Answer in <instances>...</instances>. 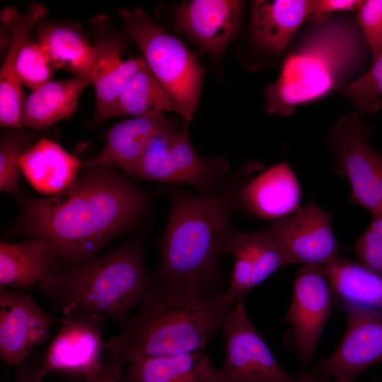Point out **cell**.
I'll return each instance as SVG.
<instances>
[{
  "label": "cell",
  "instance_id": "obj_1",
  "mask_svg": "<svg viewBox=\"0 0 382 382\" xmlns=\"http://www.w3.org/2000/svg\"><path fill=\"white\" fill-rule=\"evenodd\" d=\"M63 192L23 204L21 228L72 266L96 256L144 209L143 192L112 167L86 168Z\"/></svg>",
  "mask_w": 382,
  "mask_h": 382
},
{
  "label": "cell",
  "instance_id": "obj_2",
  "mask_svg": "<svg viewBox=\"0 0 382 382\" xmlns=\"http://www.w3.org/2000/svg\"><path fill=\"white\" fill-rule=\"evenodd\" d=\"M236 303L226 291L150 282L137 311L105 343L109 362L123 366L204 349Z\"/></svg>",
  "mask_w": 382,
  "mask_h": 382
},
{
  "label": "cell",
  "instance_id": "obj_3",
  "mask_svg": "<svg viewBox=\"0 0 382 382\" xmlns=\"http://www.w3.org/2000/svg\"><path fill=\"white\" fill-rule=\"evenodd\" d=\"M233 189L216 195L175 191L161 245V257L151 283L184 289L217 288L220 255L232 230Z\"/></svg>",
  "mask_w": 382,
  "mask_h": 382
},
{
  "label": "cell",
  "instance_id": "obj_4",
  "mask_svg": "<svg viewBox=\"0 0 382 382\" xmlns=\"http://www.w3.org/2000/svg\"><path fill=\"white\" fill-rule=\"evenodd\" d=\"M140 246L129 243L68 270L38 286L54 308L76 306L125 323L150 286Z\"/></svg>",
  "mask_w": 382,
  "mask_h": 382
},
{
  "label": "cell",
  "instance_id": "obj_5",
  "mask_svg": "<svg viewBox=\"0 0 382 382\" xmlns=\"http://www.w3.org/2000/svg\"><path fill=\"white\" fill-rule=\"evenodd\" d=\"M347 28L331 21L319 25L287 54L279 79L265 91L267 112L291 115L297 105L343 86L366 43L362 32Z\"/></svg>",
  "mask_w": 382,
  "mask_h": 382
},
{
  "label": "cell",
  "instance_id": "obj_6",
  "mask_svg": "<svg viewBox=\"0 0 382 382\" xmlns=\"http://www.w3.org/2000/svg\"><path fill=\"white\" fill-rule=\"evenodd\" d=\"M118 12L146 64L176 103L179 115L185 122L190 121L198 104L204 74L197 57L141 8H120Z\"/></svg>",
  "mask_w": 382,
  "mask_h": 382
},
{
  "label": "cell",
  "instance_id": "obj_7",
  "mask_svg": "<svg viewBox=\"0 0 382 382\" xmlns=\"http://www.w3.org/2000/svg\"><path fill=\"white\" fill-rule=\"evenodd\" d=\"M371 134L359 115L352 112L330 129L328 144L334 170L351 185V202L372 213L382 208V156L369 144Z\"/></svg>",
  "mask_w": 382,
  "mask_h": 382
},
{
  "label": "cell",
  "instance_id": "obj_8",
  "mask_svg": "<svg viewBox=\"0 0 382 382\" xmlns=\"http://www.w3.org/2000/svg\"><path fill=\"white\" fill-rule=\"evenodd\" d=\"M224 160H210L194 149L185 122L182 129L169 127L149 140L131 175L146 180L184 183L198 190L212 187L227 169Z\"/></svg>",
  "mask_w": 382,
  "mask_h": 382
},
{
  "label": "cell",
  "instance_id": "obj_9",
  "mask_svg": "<svg viewBox=\"0 0 382 382\" xmlns=\"http://www.w3.org/2000/svg\"><path fill=\"white\" fill-rule=\"evenodd\" d=\"M222 328L225 358L214 369V382H297L275 359L243 302L236 303Z\"/></svg>",
  "mask_w": 382,
  "mask_h": 382
},
{
  "label": "cell",
  "instance_id": "obj_10",
  "mask_svg": "<svg viewBox=\"0 0 382 382\" xmlns=\"http://www.w3.org/2000/svg\"><path fill=\"white\" fill-rule=\"evenodd\" d=\"M61 326L39 366L44 378L48 374L63 371L85 377L98 371L105 343L102 337L103 318L76 306L62 311Z\"/></svg>",
  "mask_w": 382,
  "mask_h": 382
},
{
  "label": "cell",
  "instance_id": "obj_11",
  "mask_svg": "<svg viewBox=\"0 0 382 382\" xmlns=\"http://www.w3.org/2000/svg\"><path fill=\"white\" fill-rule=\"evenodd\" d=\"M323 265H303L295 275L292 296L284 322L291 326V340L300 361H311L330 317L332 300Z\"/></svg>",
  "mask_w": 382,
  "mask_h": 382
},
{
  "label": "cell",
  "instance_id": "obj_12",
  "mask_svg": "<svg viewBox=\"0 0 382 382\" xmlns=\"http://www.w3.org/2000/svg\"><path fill=\"white\" fill-rule=\"evenodd\" d=\"M347 323L335 351L318 362L317 370L335 382H353L382 361V309L345 305Z\"/></svg>",
  "mask_w": 382,
  "mask_h": 382
},
{
  "label": "cell",
  "instance_id": "obj_13",
  "mask_svg": "<svg viewBox=\"0 0 382 382\" xmlns=\"http://www.w3.org/2000/svg\"><path fill=\"white\" fill-rule=\"evenodd\" d=\"M267 231L283 252L287 265H325L339 256L332 213L314 202L272 220Z\"/></svg>",
  "mask_w": 382,
  "mask_h": 382
},
{
  "label": "cell",
  "instance_id": "obj_14",
  "mask_svg": "<svg viewBox=\"0 0 382 382\" xmlns=\"http://www.w3.org/2000/svg\"><path fill=\"white\" fill-rule=\"evenodd\" d=\"M61 321L42 310L33 298L21 290L0 286V357L7 364H22L48 338Z\"/></svg>",
  "mask_w": 382,
  "mask_h": 382
},
{
  "label": "cell",
  "instance_id": "obj_15",
  "mask_svg": "<svg viewBox=\"0 0 382 382\" xmlns=\"http://www.w3.org/2000/svg\"><path fill=\"white\" fill-rule=\"evenodd\" d=\"M97 59L91 73L96 93L95 121L103 122L129 79L146 63L143 57L123 60L127 41L111 25L105 15L93 18Z\"/></svg>",
  "mask_w": 382,
  "mask_h": 382
},
{
  "label": "cell",
  "instance_id": "obj_16",
  "mask_svg": "<svg viewBox=\"0 0 382 382\" xmlns=\"http://www.w3.org/2000/svg\"><path fill=\"white\" fill-rule=\"evenodd\" d=\"M45 15V8L38 3L32 4L25 13H18L13 8L1 12V23L8 31L9 42L0 71L1 126L18 130L23 128L21 120L25 99L17 75V60L30 32Z\"/></svg>",
  "mask_w": 382,
  "mask_h": 382
},
{
  "label": "cell",
  "instance_id": "obj_17",
  "mask_svg": "<svg viewBox=\"0 0 382 382\" xmlns=\"http://www.w3.org/2000/svg\"><path fill=\"white\" fill-rule=\"evenodd\" d=\"M243 8L238 0H192L179 7L177 21L204 51L219 57L239 30Z\"/></svg>",
  "mask_w": 382,
  "mask_h": 382
},
{
  "label": "cell",
  "instance_id": "obj_18",
  "mask_svg": "<svg viewBox=\"0 0 382 382\" xmlns=\"http://www.w3.org/2000/svg\"><path fill=\"white\" fill-rule=\"evenodd\" d=\"M309 16V0L254 1L250 18L252 42L265 54L280 55Z\"/></svg>",
  "mask_w": 382,
  "mask_h": 382
},
{
  "label": "cell",
  "instance_id": "obj_19",
  "mask_svg": "<svg viewBox=\"0 0 382 382\" xmlns=\"http://www.w3.org/2000/svg\"><path fill=\"white\" fill-rule=\"evenodd\" d=\"M169 127L171 125L167 118L157 112L121 121L109 129L99 154L83 162V166L85 168L117 167L131 174L151 138Z\"/></svg>",
  "mask_w": 382,
  "mask_h": 382
},
{
  "label": "cell",
  "instance_id": "obj_20",
  "mask_svg": "<svg viewBox=\"0 0 382 382\" xmlns=\"http://www.w3.org/2000/svg\"><path fill=\"white\" fill-rule=\"evenodd\" d=\"M241 201L253 214L262 219H276L299 207L298 180L285 162L279 163L249 180L240 190Z\"/></svg>",
  "mask_w": 382,
  "mask_h": 382
},
{
  "label": "cell",
  "instance_id": "obj_21",
  "mask_svg": "<svg viewBox=\"0 0 382 382\" xmlns=\"http://www.w3.org/2000/svg\"><path fill=\"white\" fill-rule=\"evenodd\" d=\"M53 246L43 239L0 244V286L16 290L39 285L59 270Z\"/></svg>",
  "mask_w": 382,
  "mask_h": 382
},
{
  "label": "cell",
  "instance_id": "obj_22",
  "mask_svg": "<svg viewBox=\"0 0 382 382\" xmlns=\"http://www.w3.org/2000/svg\"><path fill=\"white\" fill-rule=\"evenodd\" d=\"M83 162L54 141L42 138L30 146L21 158V170L39 192L59 194L76 180Z\"/></svg>",
  "mask_w": 382,
  "mask_h": 382
},
{
  "label": "cell",
  "instance_id": "obj_23",
  "mask_svg": "<svg viewBox=\"0 0 382 382\" xmlns=\"http://www.w3.org/2000/svg\"><path fill=\"white\" fill-rule=\"evenodd\" d=\"M91 83V75H80L69 80L50 81L32 91L23 106L22 127L42 129L69 117L80 96Z\"/></svg>",
  "mask_w": 382,
  "mask_h": 382
},
{
  "label": "cell",
  "instance_id": "obj_24",
  "mask_svg": "<svg viewBox=\"0 0 382 382\" xmlns=\"http://www.w3.org/2000/svg\"><path fill=\"white\" fill-rule=\"evenodd\" d=\"M209 357L203 351L151 358L130 364L126 382H214Z\"/></svg>",
  "mask_w": 382,
  "mask_h": 382
},
{
  "label": "cell",
  "instance_id": "obj_25",
  "mask_svg": "<svg viewBox=\"0 0 382 382\" xmlns=\"http://www.w3.org/2000/svg\"><path fill=\"white\" fill-rule=\"evenodd\" d=\"M37 36L54 69H64L76 76L91 75L97 51L76 28L45 23L38 28Z\"/></svg>",
  "mask_w": 382,
  "mask_h": 382
},
{
  "label": "cell",
  "instance_id": "obj_26",
  "mask_svg": "<svg viewBox=\"0 0 382 382\" xmlns=\"http://www.w3.org/2000/svg\"><path fill=\"white\" fill-rule=\"evenodd\" d=\"M323 266L332 293L345 305L382 309V277L359 262L339 256Z\"/></svg>",
  "mask_w": 382,
  "mask_h": 382
},
{
  "label": "cell",
  "instance_id": "obj_27",
  "mask_svg": "<svg viewBox=\"0 0 382 382\" xmlns=\"http://www.w3.org/2000/svg\"><path fill=\"white\" fill-rule=\"evenodd\" d=\"M166 112L179 114L174 100L146 64L125 85L108 119Z\"/></svg>",
  "mask_w": 382,
  "mask_h": 382
},
{
  "label": "cell",
  "instance_id": "obj_28",
  "mask_svg": "<svg viewBox=\"0 0 382 382\" xmlns=\"http://www.w3.org/2000/svg\"><path fill=\"white\" fill-rule=\"evenodd\" d=\"M223 253L231 254L233 267L226 293L236 303L243 302L253 289V279L257 267L256 233L232 231Z\"/></svg>",
  "mask_w": 382,
  "mask_h": 382
},
{
  "label": "cell",
  "instance_id": "obj_29",
  "mask_svg": "<svg viewBox=\"0 0 382 382\" xmlns=\"http://www.w3.org/2000/svg\"><path fill=\"white\" fill-rule=\"evenodd\" d=\"M361 113H376L382 106V52L356 81L339 87Z\"/></svg>",
  "mask_w": 382,
  "mask_h": 382
},
{
  "label": "cell",
  "instance_id": "obj_30",
  "mask_svg": "<svg viewBox=\"0 0 382 382\" xmlns=\"http://www.w3.org/2000/svg\"><path fill=\"white\" fill-rule=\"evenodd\" d=\"M25 134L16 129L1 134L0 140V190L14 195H19L21 158L28 149Z\"/></svg>",
  "mask_w": 382,
  "mask_h": 382
},
{
  "label": "cell",
  "instance_id": "obj_31",
  "mask_svg": "<svg viewBox=\"0 0 382 382\" xmlns=\"http://www.w3.org/2000/svg\"><path fill=\"white\" fill-rule=\"evenodd\" d=\"M54 67L38 42L26 41L17 60L16 71L22 85L32 91L50 81Z\"/></svg>",
  "mask_w": 382,
  "mask_h": 382
},
{
  "label": "cell",
  "instance_id": "obj_32",
  "mask_svg": "<svg viewBox=\"0 0 382 382\" xmlns=\"http://www.w3.org/2000/svg\"><path fill=\"white\" fill-rule=\"evenodd\" d=\"M371 214L370 225L352 250L359 262L382 277V208Z\"/></svg>",
  "mask_w": 382,
  "mask_h": 382
},
{
  "label": "cell",
  "instance_id": "obj_33",
  "mask_svg": "<svg viewBox=\"0 0 382 382\" xmlns=\"http://www.w3.org/2000/svg\"><path fill=\"white\" fill-rule=\"evenodd\" d=\"M356 13L373 61L382 52V0L361 1Z\"/></svg>",
  "mask_w": 382,
  "mask_h": 382
},
{
  "label": "cell",
  "instance_id": "obj_34",
  "mask_svg": "<svg viewBox=\"0 0 382 382\" xmlns=\"http://www.w3.org/2000/svg\"><path fill=\"white\" fill-rule=\"evenodd\" d=\"M361 0H309V13L328 14L336 11L357 13Z\"/></svg>",
  "mask_w": 382,
  "mask_h": 382
},
{
  "label": "cell",
  "instance_id": "obj_35",
  "mask_svg": "<svg viewBox=\"0 0 382 382\" xmlns=\"http://www.w3.org/2000/svg\"><path fill=\"white\" fill-rule=\"evenodd\" d=\"M85 378L86 382H126L122 366L110 362Z\"/></svg>",
  "mask_w": 382,
  "mask_h": 382
},
{
  "label": "cell",
  "instance_id": "obj_36",
  "mask_svg": "<svg viewBox=\"0 0 382 382\" xmlns=\"http://www.w3.org/2000/svg\"><path fill=\"white\" fill-rule=\"evenodd\" d=\"M39 366H34L27 359L18 365L17 376L14 382H42Z\"/></svg>",
  "mask_w": 382,
  "mask_h": 382
},
{
  "label": "cell",
  "instance_id": "obj_37",
  "mask_svg": "<svg viewBox=\"0 0 382 382\" xmlns=\"http://www.w3.org/2000/svg\"><path fill=\"white\" fill-rule=\"evenodd\" d=\"M297 382H320L315 379L308 371H302L299 373Z\"/></svg>",
  "mask_w": 382,
  "mask_h": 382
},
{
  "label": "cell",
  "instance_id": "obj_38",
  "mask_svg": "<svg viewBox=\"0 0 382 382\" xmlns=\"http://www.w3.org/2000/svg\"><path fill=\"white\" fill-rule=\"evenodd\" d=\"M382 156V155H381Z\"/></svg>",
  "mask_w": 382,
  "mask_h": 382
}]
</instances>
